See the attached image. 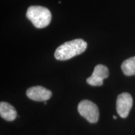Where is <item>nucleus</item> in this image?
Returning <instances> with one entry per match:
<instances>
[{"instance_id":"nucleus-4","label":"nucleus","mask_w":135,"mask_h":135,"mask_svg":"<svg viewBox=\"0 0 135 135\" xmlns=\"http://www.w3.org/2000/svg\"><path fill=\"white\" fill-rule=\"evenodd\" d=\"M132 106L133 98L130 94L123 93L118 95L116 100V111L120 117H127Z\"/></svg>"},{"instance_id":"nucleus-6","label":"nucleus","mask_w":135,"mask_h":135,"mask_svg":"<svg viewBox=\"0 0 135 135\" xmlns=\"http://www.w3.org/2000/svg\"><path fill=\"white\" fill-rule=\"evenodd\" d=\"M26 96L34 101H46L51 97L52 93L43 86H36L27 89Z\"/></svg>"},{"instance_id":"nucleus-9","label":"nucleus","mask_w":135,"mask_h":135,"mask_svg":"<svg viewBox=\"0 0 135 135\" xmlns=\"http://www.w3.org/2000/svg\"><path fill=\"white\" fill-rule=\"evenodd\" d=\"M113 118L114 119H116V116H113Z\"/></svg>"},{"instance_id":"nucleus-3","label":"nucleus","mask_w":135,"mask_h":135,"mask_svg":"<svg viewBox=\"0 0 135 135\" xmlns=\"http://www.w3.org/2000/svg\"><path fill=\"white\" fill-rule=\"evenodd\" d=\"M78 111L89 123H96L98 121V108L92 101L87 99L81 101L78 106Z\"/></svg>"},{"instance_id":"nucleus-8","label":"nucleus","mask_w":135,"mask_h":135,"mask_svg":"<svg viewBox=\"0 0 135 135\" xmlns=\"http://www.w3.org/2000/svg\"><path fill=\"white\" fill-rule=\"evenodd\" d=\"M121 70L126 76L135 75V56L124 61L121 65Z\"/></svg>"},{"instance_id":"nucleus-1","label":"nucleus","mask_w":135,"mask_h":135,"mask_svg":"<svg viewBox=\"0 0 135 135\" xmlns=\"http://www.w3.org/2000/svg\"><path fill=\"white\" fill-rule=\"evenodd\" d=\"M87 48V43L82 39H76L66 42L58 47L55 57L58 60H67L83 53Z\"/></svg>"},{"instance_id":"nucleus-7","label":"nucleus","mask_w":135,"mask_h":135,"mask_svg":"<svg viewBox=\"0 0 135 135\" xmlns=\"http://www.w3.org/2000/svg\"><path fill=\"white\" fill-rule=\"evenodd\" d=\"M0 115L5 120L14 121L17 117L16 110L12 105L6 102L0 103Z\"/></svg>"},{"instance_id":"nucleus-10","label":"nucleus","mask_w":135,"mask_h":135,"mask_svg":"<svg viewBox=\"0 0 135 135\" xmlns=\"http://www.w3.org/2000/svg\"><path fill=\"white\" fill-rule=\"evenodd\" d=\"M46 101H45V104H46Z\"/></svg>"},{"instance_id":"nucleus-2","label":"nucleus","mask_w":135,"mask_h":135,"mask_svg":"<svg viewBox=\"0 0 135 135\" xmlns=\"http://www.w3.org/2000/svg\"><path fill=\"white\" fill-rule=\"evenodd\" d=\"M26 17L37 28L48 26L51 20V14L50 10L40 6H31L28 8Z\"/></svg>"},{"instance_id":"nucleus-5","label":"nucleus","mask_w":135,"mask_h":135,"mask_svg":"<svg viewBox=\"0 0 135 135\" xmlns=\"http://www.w3.org/2000/svg\"><path fill=\"white\" fill-rule=\"evenodd\" d=\"M109 76L108 68L103 65H98L94 68L92 75L86 79V82L93 86L103 85V80Z\"/></svg>"}]
</instances>
